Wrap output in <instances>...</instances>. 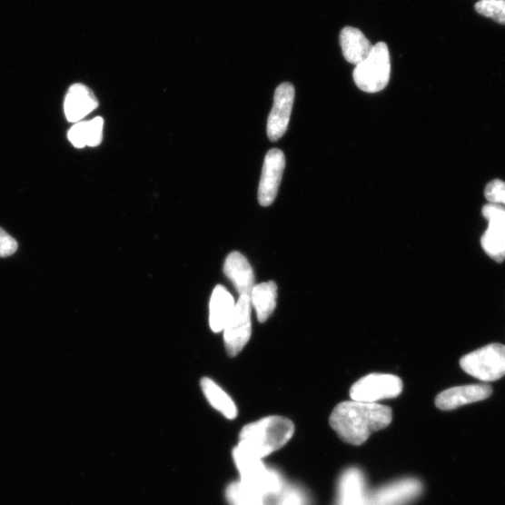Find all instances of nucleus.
<instances>
[{
  "instance_id": "obj_11",
  "label": "nucleus",
  "mask_w": 505,
  "mask_h": 505,
  "mask_svg": "<svg viewBox=\"0 0 505 505\" xmlns=\"http://www.w3.org/2000/svg\"><path fill=\"white\" fill-rule=\"evenodd\" d=\"M492 388L487 384L456 387L441 392L435 399L437 408L451 411L463 405L490 398Z\"/></svg>"
},
{
  "instance_id": "obj_2",
  "label": "nucleus",
  "mask_w": 505,
  "mask_h": 505,
  "mask_svg": "<svg viewBox=\"0 0 505 505\" xmlns=\"http://www.w3.org/2000/svg\"><path fill=\"white\" fill-rule=\"evenodd\" d=\"M294 432L292 421L271 416L244 426L237 446L249 455L263 460L285 447Z\"/></svg>"
},
{
  "instance_id": "obj_5",
  "label": "nucleus",
  "mask_w": 505,
  "mask_h": 505,
  "mask_svg": "<svg viewBox=\"0 0 505 505\" xmlns=\"http://www.w3.org/2000/svg\"><path fill=\"white\" fill-rule=\"evenodd\" d=\"M461 369L483 382L499 381L505 375V345L491 343L465 355L460 360Z\"/></svg>"
},
{
  "instance_id": "obj_4",
  "label": "nucleus",
  "mask_w": 505,
  "mask_h": 505,
  "mask_svg": "<svg viewBox=\"0 0 505 505\" xmlns=\"http://www.w3.org/2000/svg\"><path fill=\"white\" fill-rule=\"evenodd\" d=\"M233 457L241 482L264 497L280 492L281 478L275 470L267 468L262 460L249 455L238 446L233 450Z\"/></svg>"
},
{
  "instance_id": "obj_8",
  "label": "nucleus",
  "mask_w": 505,
  "mask_h": 505,
  "mask_svg": "<svg viewBox=\"0 0 505 505\" xmlns=\"http://www.w3.org/2000/svg\"><path fill=\"white\" fill-rule=\"evenodd\" d=\"M294 99L295 88L293 84L282 83L276 88L273 106L267 124V134L272 142H277L287 133Z\"/></svg>"
},
{
  "instance_id": "obj_15",
  "label": "nucleus",
  "mask_w": 505,
  "mask_h": 505,
  "mask_svg": "<svg viewBox=\"0 0 505 505\" xmlns=\"http://www.w3.org/2000/svg\"><path fill=\"white\" fill-rule=\"evenodd\" d=\"M236 303L232 294L223 286H216L210 301V327L213 332H223Z\"/></svg>"
},
{
  "instance_id": "obj_20",
  "label": "nucleus",
  "mask_w": 505,
  "mask_h": 505,
  "mask_svg": "<svg viewBox=\"0 0 505 505\" xmlns=\"http://www.w3.org/2000/svg\"><path fill=\"white\" fill-rule=\"evenodd\" d=\"M475 9L480 15L505 25V0H481Z\"/></svg>"
},
{
  "instance_id": "obj_21",
  "label": "nucleus",
  "mask_w": 505,
  "mask_h": 505,
  "mask_svg": "<svg viewBox=\"0 0 505 505\" xmlns=\"http://www.w3.org/2000/svg\"><path fill=\"white\" fill-rule=\"evenodd\" d=\"M485 196L490 204L505 206V182L491 181L485 189Z\"/></svg>"
},
{
  "instance_id": "obj_9",
  "label": "nucleus",
  "mask_w": 505,
  "mask_h": 505,
  "mask_svg": "<svg viewBox=\"0 0 505 505\" xmlns=\"http://www.w3.org/2000/svg\"><path fill=\"white\" fill-rule=\"evenodd\" d=\"M482 213L489 227L481 238L486 254L498 263L505 260V208L494 204L483 207Z\"/></svg>"
},
{
  "instance_id": "obj_12",
  "label": "nucleus",
  "mask_w": 505,
  "mask_h": 505,
  "mask_svg": "<svg viewBox=\"0 0 505 505\" xmlns=\"http://www.w3.org/2000/svg\"><path fill=\"white\" fill-rule=\"evenodd\" d=\"M98 107L99 101L89 87L82 84L70 87L64 103L68 121L76 124Z\"/></svg>"
},
{
  "instance_id": "obj_3",
  "label": "nucleus",
  "mask_w": 505,
  "mask_h": 505,
  "mask_svg": "<svg viewBox=\"0 0 505 505\" xmlns=\"http://www.w3.org/2000/svg\"><path fill=\"white\" fill-rule=\"evenodd\" d=\"M391 56L385 43L376 44L369 56L356 66L353 78L356 85L367 93L384 90L391 78Z\"/></svg>"
},
{
  "instance_id": "obj_22",
  "label": "nucleus",
  "mask_w": 505,
  "mask_h": 505,
  "mask_svg": "<svg viewBox=\"0 0 505 505\" xmlns=\"http://www.w3.org/2000/svg\"><path fill=\"white\" fill-rule=\"evenodd\" d=\"M18 248L17 242L0 228V258H7L15 254Z\"/></svg>"
},
{
  "instance_id": "obj_10",
  "label": "nucleus",
  "mask_w": 505,
  "mask_h": 505,
  "mask_svg": "<svg viewBox=\"0 0 505 505\" xmlns=\"http://www.w3.org/2000/svg\"><path fill=\"white\" fill-rule=\"evenodd\" d=\"M285 167V153L279 149H272L267 153L258 193L259 203L262 206L268 207L273 203Z\"/></svg>"
},
{
  "instance_id": "obj_19",
  "label": "nucleus",
  "mask_w": 505,
  "mask_h": 505,
  "mask_svg": "<svg viewBox=\"0 0 505 505\" xmlns=\"http://www.w3.org/2000/svg\"><path fill=\"white\" fill-rule=\"evenodd\" d=\"M226 499L230 505H265L266 498L239 480L228 486Z\"/></svg>"
},
{
  "instance_id": "obj_7",
  "label": "nucleus",
  "mask_w": 505,
  "mask_h": 505,
  "mask_svg": "<svg viewBox=\"0 0 505 505\" xmlns=\"http://www.w3.org/2000/svg\"><path fill=\"white\" fill-rule=\"evenodd\" d=\"M251 302L248 295H242L235 305L224 329L226 351L230 357L237 356L247 344L252 334Z\"/></svg>"
},
{
  "instance_id": "obj_13",
  "label": "nucleus",
  "mask_w": 505,
  "mask_h": 505,
  "mask_svg": "<svg viewBox=\"0 0 505 505\" xmlns=\"http://www.w3.org/2000/svg\"><path fill=\"white\" fill-rule=\"evenodd\" d=\"M224 272L233 283L240 296L250 295L255 286V273L247 259L241 252H231L224 264Z\"/></svg>"
},
{
  "instance_id": "obj_18",
  "label": "nucleus",
  "mask_w": 505,
  "mask_h": 505,
  "mask_svg": "<svg viewBox=\"0 0 505 505\" xmlns=\"http://www.w3.org/2000/svg\"><path fill=\"white\" fill-rule=\"evenodd\" d=\"M201 386L207 401L219 413L231 421L237 418V406L226 391L207 377L202 379Z\"/></svg>"
},
{
  "instance_id": "obj_17",
  "label": "nucleus",
  "mask_w": 505,
  "mask_h": 505,
  "mask_svg": "<svg viewBox=\"0 0 505 505\" xmlns=\"http://www.w3.org/2000/svg\"><path fill=\"white\" fill-rule=\"evenodd\" d=\"M277 285L273 281L259 283L252 288L249 297L251 305L255 308L260 323L271 317L277 305Z\"/></svg>"
},
{
  "instance_id": "obj_1",
  "label": "nucleus",
  "mask_w": 505,
  "mask_h": 505,
  "mask_svg": "<svg viewBox=\"0 0 505 505\" xmlns=\"http://www.w3.org/2000/svg\"><path fill=\"white\" fill-rule=\"evenodd\" d=\"M392 421L391 407L357 401L339 403L330 417V424L345 443L361 446L369 437L386 429Z\"/></svg>"
},
{
  "instance_id": "obj_6",
  "label": "nucleus",
  "mask_w": 505,
  "mask_h": 505,
  "mask_svg": "<svg viewBox=\"0 0 505 505\" xmlns=\"http://www.w3.org/2000/svg\"><path fill=\"white\" fill-rule=\"evenodd\" d=\"M402 390L403 383L399 376L370 373L352 387L351 398L357 401L376 403L378 401L399 397Z\"/></svg>"
},
{
  "instance_id": "obj_16",
  "label": "nucleus",
  "mask_w": 505,
  "mask_h": 505,
  "mask_svg": "<svg viewBox=\"0 0 505 505\" xmlns=\"http://www.w3.org/2000/svg\"><path fill=\"white\" fill-rule=\"evenodd\" d=\"M104 120L101 116L78 122L69 131L68 139L78 149L99 146L104 139Z\"/></svg>"
},
{
  "instance_id": "obj_14",
  "label": "nucleus",
  "mask_w": 505,
  "mask_h": 505,
  "mask_svg": "<svg viewBox=\"0 0 505 505\" xmlns=\"http://www.w3.org/2000/svg\"><path fill=\"white\" fill-rule=\"evenodd\" d=\"M340 45L346 61L356 66L369 56L373 47L361 31L352 26L342 28Z\"/></svg>"
}]
</instances>
